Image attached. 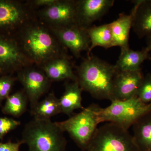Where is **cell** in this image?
I'll use <instances>...</instances> for the list:
<instances>
[{"label":"cell","instance_id":"cell-3","mask_svg":"<svg viewBox=\"0 0 151 151\" xmlns=\"http://www.w3.org/2000/svg\"><path fill=\"white\" fill-rule=\"evenodd\" d=\"M100 108L97 104H92L67 120L55 123L63 132L68 133L81 150L85 151L101 123Z\"/></svg>","mask_w":151,"mask_h":151},{"label":"cell","instance_id":"cell-25","mask_svg":"<svg viewBox=\"0 0 151 151\" xmlns=\"http://www.w3.org/2000/svg\"><path fill=\"white\" fill-rule=\"evenodd\" d=\"M21 125L20 122L8 117H0V139L3 140L8 133Z\"/></svg>","mask_w":151,"mask_h":151},{"label":"cell","instance_id":"cell-17","mask_svg":"<svg viewBox=\"0 0 151 151\" xmlns=\"http://www.w3.org/2000/svg\"><path fill=\"white\" fill-rule=\"evenodd\" d=\"M44 72L51 81H60L70 79L77 80V77L72 70L69 60L62 57L47 63L43 67Z\"/></svg>","mask_w":151,"mask_h":151},{"label":"cell","instance_id":"cell-29","mask_svg":"<svg viewBox=\"0 0 151 151\" xmlns=\"http://www.w3.org/2000/svg\"><path fill=\"white\" fill-rule=\"evenodd\" d=\"M149 59H150V60H151V56H150V58H149Z\"/></svg>","mask_w":151,"mask_h":151},{"label":"cell","instance_id":"cell-6","mask_svg":"<svg viewBox=\"0 0 151 151\" xmlns=\"http://www.w3.org/2000/svg\"><path fill=\"white\" fill-rule=\"evenodd\" d=\"M24 53L31 61L45 64L59 54L58 44L45 29L39 26L28 29L23 39Z\"/></svg>","mask_w":151,"mask_h":151},{"label":"cell","instance_id":"cell-9","mask_svg":"<svg viewBox=\"0 0 151 151\" xmlns=\"http://www.w3.org/2000/svg\"><path fill=\"white\" fill-rule=\"evenodd\" d=\"M114 0L76 1V24L84 29L103 16L114 4Z\"/></svg>","mask_w":151,"mask_h":151},{"label":"cell","instance_id":"cell-20","mask_svg":"<svg viewBox=\"0 0 151 151\" xmlns=\"http://www.w3.org/2000/svg\"><path fill=\"white\" fill-rule=\"evenodd\" d=\"M30 112L34 119L50 120L51 117L61 113L59 99L52 92L50 93L43 100L31 108Z\"/></svg>","mask_w":151,"mask_h":151},{"label":"cell","instance_id":"cell-13","mask_svg":"<svg viewBox=\"0 0 151 151\" xmlns=\"http://www.w3.org/2000/svg\"><path fill=\"white\" fill-rule=\"evenodd\" d=\"M24 17V11L17 2L0 0V33L13 35Z\"/></svg>","mask_w":151,"mask_h":151},{"label":"cell","instance_id":"cell-28","mask_svg":"<svg viewBox=\"0 0 151 151\" xmlns=\"http://www.w3.org/2000/svg\"><path fill=\"white\" fill-rule=\"evenodd\" d=\"M147 45L145 49L149 52L151 51V36L147 37Z\"/></svg>","mask_w":151,"mask_h":151},{"label":"cell","instance_id":"cell-8","mask_svg":"<svg viewBox=\"0 0 151 151\" xmlns=\"http://www.w3.org/2000/svg\"><path fill=\"white\" fill-rule=\"evenodd\" d=\"M18 72L17 79L23 86V91L32 108L48 91L52 81L44 72L33 68L22 69Z\"/></svg>","mask_w":151,"mask_h":151},{"label":"cell","instance_id":"cell-31","mask_svg":"<svg viewBox=\"0 0 151 151\" xmlns=\"http://www.w3.org/2000/svg\"></svg>","mask_w":151,"mask_h":151},{"label":"cell","instance_id":"cell-15","mask_svg":"<svg viewBox=\"0 0 151 151\" xmlns=\"http://www.w3.org/2000/svg\"><path fill=\"white\" fill-rule=\"evenodd\" d=\"M136 6L130 14H120L119 17L111 23L113 34L112 47L119 46L121 49L129 48V40L130 30L132 27Z\"/></svg>","mask_w":151,"mask_h":151},{"label":"cell","instance_id":"cell-4","mask_svg":"<svg viewBox=\"0 0 151 151\" xmlns=\"http://www.w3.org/2000/svg\"><path fill=\"white\" fill-rule=\"evenodd\" d=\"M111 102L108 107L100 108V122L113 123L127 130L142 116L151 111V103H143L137 96L124 101Z\"/></svg>","mask_w":151,"mask_h":151},{"label":"cell","instance_id":"cell-5","mask_svg":"<svg viewBox=\"0 0 151 151\" xmlns=\"http://www.w3.org/2000/svg\"><path fill=\"white\" fill-rule=\"evenodd\" d=\"M86 151H138L132 135L117 124L98 127Z\"/></svg>","mask_w":151,"mask_h":151},{"label":"cell","instance_id":"cell-7","mask_svg":"<svg viewBox=\"0 0 151 151\" xmlns=\"http://www.w3.org/2000/svg\"><path fill=\"white\" fill-rule=\"evenodd\" d=\"M30 62L14 35L0 33V76L18 72Z\"/></svg>","mask_w":151,"mask_h":151},{"label":"cell","instance_id":"cell-12","mask_svg":"<svg viewBox=\"0 0 151 151\" xmlns=\"http://www.w3.org/2000/svg\"><path fill=\"white\" fill-rule=\"evenodd\" d=\"M42 15L47 21L58 27L76 24V4L73 1H58L46 7Z\"/></svg>","mask_w":151,"mask_h":151},{"label":"cell","instance_id":"cell-2","mask_svg":"<svg viewBox=\"0 0 151 151\" xmlns=\"http://www.w3.org/2000/svg\"><path fill=\"white\" fill-rule=\"evenodd\" d=\"M63 133L50 120L33 119L25 126L21 140L28 151H65Z\"/></svg>","mask_w":151,"mask_h":151},{"label":"cell","instance_id":"cell-19","mask_svg":"<svg viewBox=\"0 0 151 151\" xmlns=\"http://www.w3.org/2000/svg\"><path fill=\"white\" fill-rule=\"evenodd\" d=\"M133 139L138 151H151V111L132 126Z\"/></svg>","mask_w":151,"mask_h":151},{"label":"cell","instance_id":"cell-30","mask_svg":"<svg viewBox=\"0 0 151 151\" xmlns=\"http://www.w3.org/2000/svg\"></svg>","mask_w":151,"mask_h":151},{"label":"cell","instance_id":"cell-14","mask_svg":"<svg viewBox=\"0 0 151 151\" xmlns=\"http://www.w3.org/2000/svg\"><path fill=\"white\" fill-rule=\"evenodd\" d=\"M136 10L132 29L140 38L151 36V0H137L134 2Z\"/></svg>","mask_w":151,"mask_h":151},{"label":"cell","instance_id":"cell-11","mask_svg":"<svg viewBox=\"0 0 151 151\" xmlns=\"http://www.w3.org/2000/svg\"><path fill=\"white\" fill-rule=\"evenodd\" d=\"M144 77L141 70H117L113 80V100L124 101L137 96Z\"/></svg>","mask_w":151,"mask_h":151},{"label":"cell","instance_id":"cell-23","mask_svg":"<svg viewBox=\"0 0 151 151\" xmlns=\"http://www.w3.org/2000/svg\"><path fill=\"white\" fill-rule=\"evenodd\" d=\"M17 78L12 75L0 76V107L2 105V103L6 100L10 96L13 86Z\"/></svg>","mask_w":151,"mask_h":151},{"label":"cell","instance_id":"cell-18","mask_svg":"<svg viewBox=\"0 0 151 151\" xmlns=\"http://www.w3.org/2000/svg\"><path fill=\"white\" fill-rule=\"evenodd\" d=\"M150 57L145 48L141 51H134L129 47L121 49V54L115 66L119 71H139L145 60Z\"/></svg>","mask_w":151,"mask_h":151},{"label":"cell","instance_id":"cell-16","mask_svg":"<svg viewBox=\"0 0 151 151\" xmlns=\"http://www.w3.org/2000/svg\"><path fill=\"white\" fill-rule=\"evenodd\" d=\"M65 87V91L59 99L60 105L61 113L70 117L75 110L84 108L81 103L83 90L77 80L66 83Z\"/></svg>","mask_w":151,"mask_h":151},{"label":"cell","instance_id":"cell-27","mask_svg":"<svg viewBox=\"0 0 151 151\" xmlns=\"http://www.w3.org/2000/svg\"><path fill=\"white\" fill-rule=\"evenodd\" d=\"M58 0H36L34 1L35 5L37 6H49L55 4Z\"/></svg>","mask_w":151,"mask_h":151},{"label":"cell","instance_id":"cell-10","mask_svg":"<svg viewBox=\"0 0 151 151\" xmlns=\"http://www.w3.org/2000/svg\"><path fill=\"white\" fill-rule=\"evenodd\" d=\"M55 32L60 42L76 57L83 51H89L90 40L87 29L75 24L58 27Z\"/></svg>","mask_w":151,"mask_h":151},{"label":"cell","instance_id":"cell-22","mask_svg":"<svg viewBox=\"0 0 151 151\" xmlns=\"http://www.w3.org/2000/svg\"><path fill=\"white\" fill-rule=\"evenodd\" d=\"M28 102L24 91H17L7 98L2 112L5 115L19 118L27 110Z\"/></svg>","mask_w":151,"mask_h":151},{"label":"cell","instance_id":"cell-21","mask_svg":"<svg viewBox=\"0 0 151 151\" xmlns=\"http://www.w3.org/2000/svg\"><path fill=\"white\" fill-rule=\"evenodd\" d=\"M87 32L90 40L87 56L90 55V52L96 47H102L106 49L112 47L113 34L111 23L99 26H92L87 29Z\"/></svg>","mask_w":151,"mask_h":151},{"label":"cell","instance_id":"cell-26","mask_svg":"<svg viewBox=\"0 0 151 151\" xmlns=\"http://www.w3.org/2000/svg\"><path fill=\"white\" fill-rule=\"evenodd\" d=\"M23 144L22 140L16 142L11 141L6 143L0 142V151H20V146Z\"/></svg>","mask_w":151,"mask_h":151},{"label":"cell","instance_id":"cell-24","mask_svg":"<svg viewBox=\"0 0 151 151\" xmlns=\"http://www.w3.org/2000/svg\"><path fill=\"white\" fill-rule=\"evenodd\" d=\"M136 96L143 103L149 104L151 103V73H148L144 76Z\"/></svg>","mask_w":151,"mask_h":151},{"label":"cell","instance_id":"cell-1","mask_svg":"<svg viewBox=\"0 0 151 151\" xmlns=\"http://www.w3.org/2000/svg\"><path fill=\"white\" fill-rule=\"evenodd\" d=\"M117 70L115 65L90 55L77 68V81L82 90L94 98L112 101L113 80Z\"/></svg>","mask_w":151,"mask_h":151}]
</instances>
